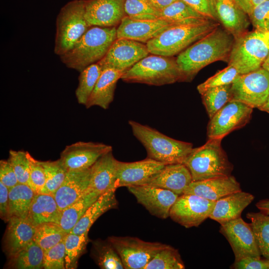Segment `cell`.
<instances>
[{
  "label": "cell",
  "mask_w": 269,
  "mask_h": 269,
  "mask_svg": "<svg viewBox=\"0 0 269 269\" xmlns=\"http://www.w3.org/2000/svg\"><path fill=\"white\" fill-rule=\"evenodd\" d=\"M185 267L178 251L168 245L155 255L144 269H184Z\"/></svg>",
  "instance_id": "f35d334b"
},
{
  "label": "cell",
  "mask_w": 269,
  "mask_h": 269,
  "mask_svg": "<svg viewBox=\"0 0 269 269\" xmlns=\"http://www.w3.org/2000/svg\"><path fill=\"white\" fill-rule=\"evenodd\" d=\"M61 211L53 195L36 193L33 197L27 219L35 227L45 223L58 224Z\"/></svg>",
  "instance_id": "83f0119b"
},
{
  "label": "cell",
  "mask_w": 269,
  "mask_h": 269,
  "mask_svg": "<svg viewBox=\"0 0 269 269\" xmlns=\"http://www.w3.org/2000/svg\"><path fill=\"white\" fill-rule=\"evenodd\" d=\"M8 160L13 168L18 183L27 185L30 187L27 151L10 149L9 151Z\"/></svg>",
  "instance_id": "ee69618b"
},
{
  "label": "cell",
  "mask_w": 269,
  "mask_h": 269,
  "mask_svg": "<svg viewBox=\"0 0 269 269\" xmlns=\"http://www.w3.org/2000/svg\"><path fill=\"white\" fill-rule=\"evenodd\" d=\"M102 69L97 63L89 65L80 72L75 96L79 104L85 105L99 78Z\"/></svg>",
  "instance_id": "e575fe53"
},
{
  "label": "cell",
  "mask_w": 269,
  "mask_h": 269,
  "mask_svg": "<svg viewBox=\"0 0 269 269\" xmlns=\"http://www.w3.org/2000/svg\"><path fill=\"white\" fill-rule=\"evenodd\" d=\"M230 268L235 269H268V265L266 259L247 256L235 260Z\"/></svg>",
  "instance_id": "c3c4849f"
},
{
  "label": "cell",
  "mask_w": 269,
  "mask_h": 269,
  "mask_svg": "<svg viewBox=\"0 0 269 269\" xmlns=\"http://www.w3.org/2000/svg\"><path fill=\"white\" fill-rule=\"evenodd\" d=\"M65 239L53 247L44 251L43 269H65Z\"/></svg>",
  "instance_id": "bcb514c9"
},
{
  "label": "cell",
  "mask_w": 269,
  "mask_h": 269,
  "mask_svg": "<svg viewBox=\"0 0 269 269\" xmlns=\"http://www.w3.org/2000/svg\"><path fill=\"white\" fill-rule=\"evenodd\" d=\"M262 67L269 72V55L264 62Z\"/></svg>",
  "instance_id": "680465c9"
},
{
  "label": "cell",
  "mask_w": 269,
  "mask_h": 269,
  "mask_svg": "<svg viewBox=\"0 0 269 269\" xmlns=\"http://www.w3.org/2000/svg\"><path fill=\"white\" fill-rule=\"evenodd\" d=\"M85 16L91 26L117 27L126 16V0H83Z\"/></svg>",
  "instance_id": "ac0fdd59"
},
{
  "label": "cell",
  "mask_w": 269,
  "mask_h": 269,
  "mask_svg": "<svg viewBox=\"0 0 269 269\" xmlns=\"http://www.w3.org/2000/svg\"><path fill=\"white\" fill-rule=\"evenodd\" d=\"M107 239L119 254L126 269H144L155 255L168 245L129 236H112Z\"/></svg>",
  "instance_id": "9c48e42d"
},
{
  "label": "cell",
  "mask_w": 269,
  "mask_h": 269,
  "mask_svg": "<svg viewBox=\"0 0 269 269\" xmlns=\"http://www.w3.org/2000/svg\"><path fill=\"white\" fill-rule=\"evenodd\" d=\"M27 156L29 161L30 188L36 193L46 194L45 175L41 161L36 160L28 151Z\"/></svg>",
  "instance_id": "f6af8a7d"
},
{
  "label": "cell",
  "mask_w": 269,
  "mask_h": 269,
  "mask_svg": "<svg viewBox=\"0 0 269 269\" xmlns=\"http://www.w3.org/2000/svg\"><path fill=\"white\" fill-rule=\"evenodd\" d=\"M68 234L57 223H45L36 227L33 241L44 251L64 240Z\"/></svg>",
  "instance_id": "8d00e7d4"
},
{
  "label": "cell",
  "mask_w": 269,
  "mask_h": 269,
  "mask_svg": "<svg viewBox=\"0 0 269 269\" xmlns=\"http://www.w3.org/2000/svg\"><path fill=\"white\" fill-rule=\"evenodd\" d=\"M125 11L127 16L135 20H154L159 11L154 8L147 0H126Z\"/></svg>",
  "instance_id": "b9f144b4"
},
{
  "label": "cell",
  "mask_w": 269,
  "mask_h": 269,
  "mask_svg": "<svg viewBox=\"0 0 269 269\" xmlns=\"http://www.w3.org/2000/svg\"><path fill=\"white\" fill-rule=\"evenodd\" d=\"M41 163L45 175L46 193L53 195L63 182L68 171L60 159L55 161H41Z\"/></svg>",
  "instance_id": "60d3db41"
},
{
  "label": "cell",
  "mask_w": 269,
  "mask_h": 269,
  "mask_svg": "<svg viewBox=\"0 0 269 269\" xmlns=\"http://www.w3.org/2000/svg\"><path fill=\"white\" fill-rule=\"evenodd\" d=\"M54 51L61 56L69 50L92 26L85 16L83 0H72L60 9L56 21Z\"/></svg>",
  "instance_id": "52a82bcc"
},
{
  "label": "cell",
  "mask_w": 269,
  "mask_h": 269,
  "mask_svg": "<svg viewBox=\"0 0 269 269\" xmlns=\"http://www.w3.org/2000/svg\"><path fill=\"white\" fill-rule=\"evenodd\" d=\"M255 30L265 33L269 31V0L254 7L248 15Z\"/></svg>",
  "instance_id": "7dc6e473"
},
{
  "label": "cell",
  "mask_w": 269,
  "mask_h": 269,
  "mask_svg": "<svg viewBox=\"0 0 269 269\" xmlns=\"http://www.w3.org/2000/svg\"><path fill=\"white\" fill-rule=\"evenodd\" d=\"M165 165L148 157L140 161L130 162L117 160V188L141 185Z\"/></svg>",
  "instance_id": "d6986e66"
},
{
  "label": "cell",
  "mask_w": 269,
  "mask_h": 269,
  "mask_svg": "<svg viewBox=\"0 0 269 269\" xmlns=\"http://www.w3.org/2000/svg\"><path fill=\"white\" fill-rule=\"evenodd\" d=\"M182 0L202 15L209 19L217 21L214 12L212 0Z\"/></svg>",
  "instance_id": "f907efd6"
},
{
  "label": "cell",
  "mask_w": 269,
  "mask_h": 269,
  "mask_svg": "<svg viewBox=\"0 0 269 269\" xmlns=\"http://www.w3.org/2000/svg\"><path fill=\"white\" fill-rule=\"evenodd\" d=\"M265 0H250L251 10L254 7Z\"/></svg>",
  "instance_id": "6f0895ef"
},
{
  "label": "cell",
  "mask_w": 269,
  "mask_h": 269,
  "mask_svg": "<svg viewBox=\"0 0 269 269\" xmlns=\"http://www.w3.org/2000/svg\"><path fill=\"white\" fill-rule=\"evenodd\" d=\"M192 181L188 168L184 163H179L165 165L141 185L167 189L179 196L184 194Z\"/></svg>",
  "instance_id": "ffe728a7"
},
{
  "label": "cell",
  "mask_w": 269,
  "mask_h": 269,
  "mask_svg": "<svg viewBox=\"0 0 269 269\" xmlns=\"http://www.w3.org/2000/svg\"><path fill=\"white\" fill-rule=\"evenodd\" d=\"M9 189L0 181V216L5 222L9 220Z\"/></svg>",
  "instance_id": "816d5d0a"
},
{
  "label": "cell",
  "mask_w": 269,
  "mask_h": 269,
  "mask_svg": "<svg viewBox=\"0 0 269 269\" xmlns=\"http://www.w3.org/2000/svg\"><path fill=\"white\" fill-rule=\"evenodd\" d=\"M127 188L138 203L152 215L162 219L169 217L170 209L179 196L170 190L146 185Z\"/></svg>",
  "instance_id": "e0dca14e"
},
{
  "label": "cell",
  "mask_w": 269,
  "mask_h": 269,
  "mask_svg": "<svg viewBox=\"0 0 269 269\" xmlns=\"http://www.w3.org/2000/svg\"><path fill=\"white\" fill-rule=\"evenodd\" d=\"M266 260H267V263L268 265V269H269V260L266 259Z\"/></svg>",
  "instance_id": "94428289"
},
{
  "label": "cell",
  "mask_w": 269,
  "mask_h": 269,
  "mask_svg": "<svg viewBox=\"0 0 269 269\" xmlns=\"http://www.w3.org/2000/svg\"><path fill=\"white\" fill-rule=\"evenodd\" d=\"M264 34H265L266 39L269 45V31L267 32L264 33Z\"/></svg>",
  "instance_id": "91938a15"
},
{
  "label": "cell",
  "mask_w": 269,
  "mask_h": 269,
  "mask_svg": "<svg viewBox=\"0 0 269 269\" xmlns=\"http://www.w3.org/2000/svg\"><path fill=\"white\" fill-rule=\"evenodd\" d=\"M246 217L251 221L261 255L269 260V214L261 211L249 212Z\"/></svg>",
  "instance_id": "836d02e7"
},
{
  "label": "cell",
  "mask_w": 269,
  "mask_h": 269,
  "mask_svg": "<svg viewBox=\"0 0 269 269\" xmlns=\"http://www.w3.org/2000/svg\"><path fill=\"white\" fill-rule=\"evenodd\" d=\"M36 193L28 185L18 183L9 190V220L11 218H27Z\"/></svg>",
  "instance_id": "1f68e13d"
},
{
  "label": "cell",
  "mask_w": 269,
  "mask_h": 269,
  "mask_svg": "<svg viewBox=\"0 0 269 269\" xmlns=\"http://www.w3.org/2000/svg\"><path fill=\"white\" fill-rule=\"evenodd\" d=\"M212 2L217 21L235 39L248 32L250 24L249 16L235 0H212Z\"/></svg>",
  "instance_id": "44dd1931"
},
{
  "label": "cell",
  "mask_w": 269,
  "mask_h": 269,
  "mask_svg": "<svg viewBox=\"0 0 269 269\" xmlns=\"http://www.w3.org/2000/svg\"><path fill=\"white\" fill-rule=\"evenodd\" d=\"M115 190L101 194L88 208L84 215L73 228L71 233L77 235L89 232L95 222L108 211L117 208L118 201Z\"/></svg>",
  "instance_id": "f1b7e54d"
},
{
  "label": "cell",
  "mask_w": 269,
  "mask_h": 269,
  "mask_svg": "<svg viewBox=\"0 0 269 269\" xmlns=\"http://www.w3.org/2000/svg\"><path fill=\"white\" fill-rule=\"evenodd\" d=\"M87 190L77 201L61 211L58 224L67 233H70L88 208L100 196Z\"/></svg>",
  "instance_id": "4dcf8cb0"
},
{
  "label": "cell",
  "mask_w": 269,
  "mask_h": 269,
  "mask_svg": "<svg viewBox=\"0 0 269 269\" xmlns=\"http://www.w3.org/2000/svg\"><path fill=\"white\" fill-rule=\"evenodd\" d=\"M231 92L232 100L259 109L269 96V72L262 67L239 75L231 84Z\"/></svg>",
  "instance_id": "30bf717a"
},
{
  "label": "cell",
  "mask_w": 269,
  "mask_h": 269,
  "mask_svg": "<svg viewBox=\"0 0 269 269\" xmlns=\"http://www.w3.org/2000/svg\"><path fill=\"white\" fill-rule=\"evenodd\" d=\"M234 41L229 32L219 26L180 53L176 62L181 74L180 82H191L202 68L213 62H228Z\"/></svg>",
  "instance_id": "6da1fadb"
},
{
  "label": "cell",
  "mask_w": 269,
  "mask_h": 269,
  "mask_svg": "<svg viewBox=\"0 0 269 269\" xmlns=\"http://www.w3.org/2000/svg\"><path fill=\"white\" fill-rule=\"evenodd\" d=\"M256 206L261 212L269 214V199L260 200L256 203Z\"/></svg>",
  "instance_id": "db71d44e"
},
{
  "label": "cell",
  "mask_w": 269,
  "mask_h": 269,
  "mask_svg": "<svg viewBox=\"0 0 269 269\" xmlns=\"http://www.w3.org/2000/svg\"><path fill=\"white\" fill-rule=\"evenodd\" d=\"M222 139H208L202 146L193 148L183 162L193 181L231 175L233 165L221 146Z\"/></svg>",
  "instance_id": "5b68a950"
},
{
  "label": "cell",
  "mask_w": 269,
  "mask_h": 269,
  "mask_svg": "<svg viewBox=\"0 0 269 269\" xmlns=\"http://www.w3.org/2000/svg\"><path fill=\"white\" fill-rule=\"evenodd\" d=\"M0 181L9 190L19 183L13 168L8 159L0 161Z\"/></svg>",
  "instance_id": "681fc988"
},
{
  "label": "cell",
  "mask_w": 269,
  "mask_h": 269,
  "mask_svg": "<svg viewBox=\"0 0 269 269\" xmlns=\"http://www.w3.org/2000/svg\"><path fill=\"white\" fill-rule=\"evenodd\" d=\"M146 44L127 38H117L105 56L97 63L102 70L111 69L124 73L148 55Z\"/></svg>",
  "instance_id": "7c38bea8"
},
{
  "label": "cell",
  "mask_w": 269,
  "mask_h": 269,
  "mask_svg": "<svg viewBox=\"0 0 269 269\" xmlns=\"http://www.w3.org/2000/svg\"><path fill=\"white\" fill-rule=\"evenodd\" d=\"M35 231L36 227L27 218H10L3 239V250L7 256L16 253L32 242Z\"/></svg>",
  "instance_id": "d4e9b609"
},
{
  "label": "cell",
  "mask_w": 269,
  "mask_h": 269,
  "mask_svg": "<svg viewBox=\"0 0 269 269\" xmlns=\"http://www.w3.org/2000/svg\"><path fill=\"white\" fill-rule=\"evenodd\" d=\"M91 174V167L67 172L63 182L53 194L61 211L85 193L89 185Z\"/></svg>",
  "instance_id": "7402d4cb"
},
{
  "label": "cell",
  "mask_w": 269,
  "mask_h": 269,
  "mask_svg": "<svg viewBox=\"0 0 269 269\" xmlns=\"http://www.w3.org/2000/svg\"><path fill=\"white\" fill-rule=\"evenodd\" d=\"M204 19H206L174 22L159 18L154 20H142L133 19L126 15L117 27V36L118 38H127L146 44L174 25Z\"/></svg>",
  "instance_id": "5bb4252c"
},
{
  "label": "cell",
  "mask_w": 269,
  "mask_h": 269,
  "mask_svg": "<svg viewBox=\"0 0 269 269\" xmlns=\"http://www.w3.org/2000/svg\"><path fill=\"white\" fill-rule=\"evenodd\" d=\"M151 5L160 11L177 0H147Z\"/></svg>",
  "instance_id": "f5cc1de1"
},
{
  "label": "cell",
  "mask_w": 269,
  "mask_h": 269,
  "mask_svg": "<svg viewBox=\"0 0 269 269\" xmlns=\"http://www.w3.org/2000/svg\"><path fill=\"white\" fill-rule=\"evenodd\" d=\"M117 161L112 150L102 155L91 166V178L87 190L100 195L116 190Z\"/></svg>",
  "instance_id": "cb8c5ba5"
},
{
  "label": "cell",
  "mask_w": 269,
  "mask_h": 269,
  "mask_svg": "<svg viewBox=\"0 0 269 269\" xmlns=\"http://www.w3.org/2000/svg\"><path fill=\"white\" fill-rule=\"evenodd\" d=\"M117 38V27L92 26L67 52L60 56L68 68L81 72L98 63Z\"/></svg>",
  "instance_id": "7a4b0ae2"
},
{
  "label": "cell",
  "mask_w": 269,
  "mask_h": 269,
  "mask_svg": "<svg viewBox=\"0 0 269 269\" xmlns=\"http://www.w3.org/2000/svg\"><path fill=\"white\" fill-rule=\"evenodd\" d=\"M236 3L248 14L251 11L250 0H235Z\"/></svg>",
  "instance_id": "11a10c76"
},
{
  "label": "cell",
  "mask_w": 269,
  "mask_h": 269,
  "mask_svg": "<svg viewBox=\"0 0 269 269\" xmlns=\"http://www.w3.org/2000/svg\"><path fill=\"white\" fill-rule=\"evenodd\" d=\"M258 109L262 111L267 112L269 114V96L266 102Z\"/></svg>",
  "instance_id": "9f6ffc18"
},
{
  "label": "cell",
  "mask_w": 269,
  "mask_h": 269,
  "mask_svg": "<svg viewBox=\"0 0 269 269\" xmlns=\"http://www.w3.org/2000/svg\"><path fill=\"white\" fill-rule=\"evenodd\" d=\"M91 255L102 269H125L119 254L108 239L93 241Z\"/></svg>",
  "instance_id": "d6a6232c"
},
{
  "label": "cell",
  "mask_w": 269,
  "mask_h": 269,
  "mask_svg": "<svg viewBox=\"0 0 269 269\" xmlns=\"http://www.w3.org/2000/svg\"><path fill=\"white\" fill-rule=\"evenodd\" d=\"M240 183L232 175L192 181L184 194H194L216 201L233 193L241 191Z\"/></svg>",
  "instance_id": "603a6c76"
},
{
  "label": "cell",
  "mask_w": 269,
  "mask_h": 269,
  "mask_svg": "<svg viewBox=\"0 0 269 269\" xmlns=\"http://www.w3.org/2000/svg\"><path fill=\"white\" fill-rule=\"evenodd\" d=\"M112 147L102 142L78 141L66 145L60 153V159L67 171L91 167Z\"/></svg>",
  "instance_id": "2e32d148"
},
{
  "label": "cell",
  "mask_w": 269,
  "mask_h": 269,
  "mask_svg": "<svg viewBox=\"0 0 269 269\" xmlns=\"http://www.w3.org/2000/svg\"><path fill=\"white\" fill-rule=\"evenodd\" d=\"M239 75L240 74L235 67L228 65L227 67L218 71L213 76L198 85L197 87V90L202 95L210 88L231 84Z\"/></svg>",
  "instance_id": "7bdbcfd3"
},
{
  "label": "cell",
  "mask_w": 269,
  "mask_h": 269,
  "mask_svg": "<svg viewBox=\"0 0 269 269\" xmlns=\"http://www.w3.org/2000/svg\"><path fill=\"white\" fill-rule=\"evenodd\" d=\"M231 84L210 88L201 95L202 103L210 119L232 100Z\"/></svg>",
  "instance_id": "74e56055"
},
{
  "label": "cell",
  "mask_w": 269,
  "mask_h": 269,
  "mask_svg": "<svg viewBox=\"0 0 269 269\" xmlns=\"http://www.w3.org/2000/svg\"><path fill=\"white\" fill-rule=\"evenodd\" d=\"M254 198L253 194L242 190L224 197L215 201L209 218L220 225L238 219Z\"/></svg>",
  "instance_id": "484cf974"
},
{
  "label": "cell",
  "mask_w": 269,
  "mask_h": 269,
  "mask_svg": "<svg viewBox=\"0 0 269 269\" xmlns=\"http://www.w3.org/2000/svg\"><path fill=\"white\" fill-rule=\"evenodd\" d=\"M158 17L174 22H184L196 19H209L195 11L182 0H177L160 11Z\"/></svg>",
  "instance_id": "ab89813d"
},
{
  "label": "cell",
  "mask_w": 269,
  "mask_h": 269,
  "mask_svg": "<svg viewBox=\"0 0 269 269\" xmlns=\"http://www.w3.org/2000/svg\"><path fill=\"white\" fill-rule=\"evenodd\" d=\"M253 108L231 100L210 119L207 127L208 139H223L231 132L243 128L250 121Z\"/></svg>",
  "instance_id": "8fae6325"
},
{
  "label": "cell",
  "mask_w": 269,
  "mask_h": 269,
  "mask_svg": "<svg viewBox=\"0 0 269 269\" xmlns=\"http://www.w3.org/2000/svg\"><path fill=\"white\" fill-rule=\"evenodd\" d=\"M215 204L214 201L196 195L183 194L171 207L169 217L186 228L198 227L209 218Z\"/></svg>",
  "instance_id": "4fadbf2b"
},
{
  "label": "cell",
  "mask_w": 269,
  "mask_h": 269,
  "mask_svg": "<svg viewBox=\"0 0 269 269\" xmlns=\"http://www.w3.org/2000/svg\"><path fill=\"white\" fill-rule=\"evenodd\" d=\"M124 74L111 69L103 70L85 107L99 106L107 109L114 100L117 82Z\"/></svg>",
  "instance_id": "4316f807"
},
{
  "label": "cell",
  "mask_w": 269,
  "mask_h": 269,
  "mask_svg": "<svg viewBox=\"0 0 269 269\" xmlns=\"http://www.w3.org/2000/svg\"><path fill=\"white\" fill-rule=\"evenodd\" d=\"M219 232L228 241L235 256V260L251 256L261 258L256 238L250 223L241 217L221 224Z\"/></svg>",
  "instance_id": "9a60e30c"
},
{
  "label": "cell",
  "mask_w": 269,
  "mask_h": 269,
  "mask_svg": "<svg viewBox=\"0 0 269 269\" xmlns=\"http://www.w3.org/2000/svg\"><path fill=\"white\" fill-rule=\"evenodd\" d=\"M269 55V45L264 33L255 30L235 39L228 65L235 67L240 74L257 70Z\"/></svg>",
  "instance_id": "ba28073f"
},
{
  "label": "cell",
  "mask_w": 269,
  "mask_h": 269,
  "mask_svg": "<svg viewBox=\"0 0 269 269\" xmlns=\"http://www.w3.org/2000/svg\"><path fill=\"white\" fill-rule=\"evenodd\" d=\"M88 232L77 235L69 233L65 239V266L66 269H75L78 267L80 257L85 252L89 242Z\"/></svg>",
  "instance_id": "d590c367"
},
{
  "label": "cell",
  "mask_w": 269,
  "mask_h": 269,
  "mask_svg": "<svg viewBox=\"0 0 269 269\" xmlns=\"http://www.w3.org/2000/svg\"><path fill=\"white\" fill-rule=\"evenodd\" d=\"M43 255L44 251L33 240L23 248L8 257L6 268L42 269Z\"/></svg>",
  "instance_id": "f546056e"
},
{
  "label": "cell",
  "mask_w": 269,
  "mask_h": 269,
  "mask_svg": "<svg viewBox=\"0 0 269 269\" xmlns=\"http://www.w3.org/2000/svg\"><path fill=\"white\" fill-rule=\"evenodd\" d=\"M219 26L210 19L174 25L146 43L150 54L167 57L178 55Z\"/></svg>",
  "instance_id": "3957f363"
},
{
  "label": "cell",
  "mask_w": 269,
  "mask_h": 269,
  "mask_svg": "<svg viewBox=\"0 0 269 269\" xmlns=\"http://www.w3.org/2000/svg\"><path fill=\"white\" fill-rule=\"evenodd\" d=\"M181 78L176 58L152 54L139 60L121 78L127 83L156 86L180 82Z\"/></svg>",
  "instance_id": "8992f818"
},
{
  "label": "cell",
  "mask_w": 269,
  "mask_h": 269,
  "mask_svg": "<svg viewBox=\"0 0 269 269\" xmlns=\"http://www.w3.org/2000/svg\"><path fill=\"white\" fill-rule=\"evenodd\" d=\"M133 135L146 149L147 157L164 164L183 163L193 149L190 142L170 137L155 129L129 121Z\"/></svg>",
  "instance_id": "277c9868"
}]
</instances>
